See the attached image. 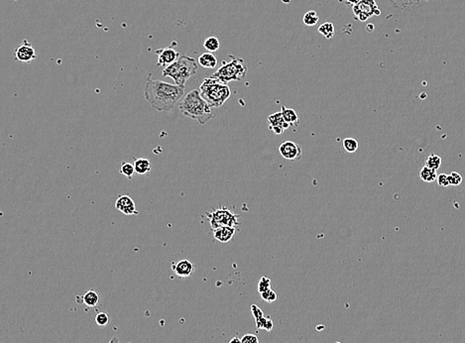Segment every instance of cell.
Segmentation results:
<instances>
[{
  "mask_svg": "<svg viewBox=\"0 0 465 343\" xmlns=\"http://www.w3.org/2000/svg\"><path fill=\"white\" fill-rule=\"evenodd\" d=\"M180 111L184 116L197 121L200 125H205L214 117L213 107L200 95L199 89H194L179 102Z\"/></svg>",
  "mask_w": 465,
  "mask_h": 343,
  "instance_id": "obj_2",
  "label": "cell"
},
{
  "mask_svg": "<svg viewBox=\"0 0 465 343\" xmlns=\"http://www.w3.org/2000/svg\"><path fill=\"white\" fill-rule=\"evenodd\" d=\"M282 1H283L284 3H289V2L291 1V0H282Z\"/></svg>",
  "mask_w": 465,
  "mask_h": 343,
  "instance_id": "obj_37",
  "label": "cell"
},
{
  "mask_svg": "<svg viewBox=\"0 0 465 343\" xmlns=\"http://www.w3.org/2000/svg\"><path fill=\"white\" fill-rule=\"evenodd\" d=\"M256 325L258 329H265L267 331H271L273 328V322L271 321L270 317H264L260 321L256 322Z\"/></svg>",
  "mask_w": 465,
  "mask_h": 343,
  "instance_id": "obj_26",
  "label": "cell"
},
{
  "mask_svg": "<svg viewBox=\"0 0 465 343\" xmlns=\"http://www.w3.org/2000/svg\"><path fill=\"white\" fill-rule=\"evenodd\" d=\"M251 310H252V314H253V316H254L256 322H258V321H260L262 318H264L263 311L261 310L256 304H252V305H251Z\"/></svg>",
  "mask_w": 465,
  "mask_h": 343,
  "instance_id": "obj_31",
  "label": "cell"
},
{
  "mask_svg": "<svg viewBox=\"0 0 465 343\" xmlns=\"http://www.w3.org/2000/svg\"><path fill=\"white\" fill-rule=\"evenodd\" d=\"M261 297H262V299L267 303H273L277 300V294L272 289H269L263 293H261Z\"/></svg>",
  "mask_w": 465,
  "mask_h": 343,
  "instance_id": "obj_28",
  "label": "cell"
},
{
  "mask_svg": "<svg viewBox=\"0 0 465 343\" xmlns=\"http://www.w3.org/2000/svg\"><path fill=\"white\" fill-rule=\"evenodd\" d=\"M281 112H282V115H283L284 119L286 120V122L289 123L291 126L298 125L300 118H299V115H298V113L295 109L288 108L286 106H282Z\"/></svg>",
  "mask_w": 465,
  "mask_h": 343,
  "instance_id": "obj_16",
  "label": "cell"
},
{
  "mask_svg": "<svg viewBox=\"0 0 465 343\" xmlns=\"http://www.w3.org/2000/svg\"><path fill=\"white\" fill-rule=\"evenodd\" d=\"M197 72V63L194 58L186 55L180 58L172 65L164 68L162 75L165 78L172 79L177 85L185 86L186 82Z\"/></svg>",
  "mask_w": 465,
  "mask_h": 343,
  "instance_id": "obj_4",
  "label": "cell"
},
{
  "mask_svg": "<svg viewBox=\"0 0 465 343\" xmlns=\"http://www.w3.org/2000/svg\"><path fill=\"white\" fill-rule=\"evenodd\" d=\"M438 181V183L441 185V186H448L450 185L449 184V181H448V175H446V174H442L438 177L437 179Z\"/></svg>",
  "mask_w": 465,
  "mask_h": 343,
  "instance_id": "obj_33",
  "label": "cell"
},
{
  "mask_svg": "<svg viewBox=\"0 0 465 343\" xmlns=\"http://www.w3.org/2000/svg\"><path fill=\"white\" fill-rule=\"evenodd\" d=\"M197 61L202 68H206V69H214L217 65L216 57L211 52L201 54L198 57Z\"/></svg>",
  "mask_w": 465,
  "mask_h": 343,
  "instance_id": "obj_15",
  "label": "cell"
},
{
  "mask_svg": "<svg viewBox=\"0 0 465 343\" xmlns=\"http://www.w3.org/2000/svg\"><path fill=\"white\" fill-rule=\"evenodd\" d=\"M425 166H426V167H428L432 170L438 171L440 169V167L442 166V158L438 155L431 154V155L428 156V158L426 159Z\"/></svg>",
  "mask_w": 465,
  "mask_h": 343,
  "instance_id": "obj_22",
  "label": "cell"
},
{
  "mask_svg": "<svg viewBox=\"0 0 465 343\" xmlns=\"http://www.w3.org/2000/svg\"><path fill=\"white\" fill-rule=\"evenodd\" d=\"M206 214L209 218V222L213 230L221 226L236 227L237 225H239V215L234 213L229 208L220 207L213 209L212 212H207Z\"/></svg>",
  "mask_w": 465,
  "mask_h": 343,
  "instance_id": "obj_6",
  "label": "cell"
},
{
  "mask_svg": "<svg viewBox=\"0 0 465 343\" xmlns=\"http://www.w3.org/2000/svg\"><path fill=\"white\" fill-rule=\"evenodd\" d=\"M335 343H340V342H335Z\"/></svg>",
  "mask_w": 465,
  "mask_h": 343,
  "instance_id": "obj_39",
  "label": "cell"
},
{
  "mask_svg": "<svg viewBox=\"0 0 465 343\" xmlns=\"http://www.w3.org/2000/svg\"><path fill=\"white\" fill-rule=\"evenodd\" d=\"M368 27H369V28H370V29H369V30H368V31H369V32H372V30H373V29H372V28H374V26H373V25H372V24H370V25H369V26H368Z\"/></svg>",
  "mask_w": 465,
  "mask_h": 343,
  "instance_id": "obj_36",
  "label": "cell"
},
{
  "mask_svg": "<svg viewBox=\"0 0 465 343\" xmlns=\"http://www.w3.org/2000/svg\"><path fill=\"white\" fill-rule=\"evenodd\" d=\"M203 47L206 48V50L208 52L213 53V52H216L220 48V43H219V40L216 37H213H213H208L205 40V43H203Z\"/></svg>",
  "mask_w": 465,
  "mask_h": 343,
  "instance_id": "obj_23",
  "label": "cell"
},
{
  "mask_svg": "<svg viewBox=\"0 0 465 343\" xmlns=\"http://www.w3.org/2000/svg\"><path fill=\"white\" fill-rule=\"evenodd\" d=\"M271 283L272 282H271V280L269 278H267L265 276L261 278L260 281H259V283H258V287H257L259 293L261 294V293H263V292L271 289Z\"/></svg>",
  "mask_w": 465,
  "mask_h": 343,
  "instance_id": "obj_27",
  "label": "cell"
},
{
  "mask_svg": "<svg viewBox=\"0 0 465 343\" xmlns=\"http://www.w3.org/2000/svg\"><path fill=\"white\" fill-rule=\"evenodd\" d=\"M96 323L99 326H105L109 323V317L106 313H98L96 317Z\"/></svg>",
  "mask_w": 465,
  "mask_h": 343,
  "instance_id": "obj_29",
  "label": "cell"
},
{
  "mask_svg": "<svg viewBox=\"0 0 465 343\" xmlns=\"http://www.w3.org/2000/svg\"><path fill=\"white\" fill-rule=\"evenodd\" d=\"M14 57L20 63H30L37 59L34 47L27 40H24L18 47H16L14 50Z\"/></svg>",
  "mask_w": 465,
  "mask_h": 343,
  "instance_id": "obj_9",
  "label": "cell"
},
{
  "mask_svg": "<svg viewBox=\"0 0 465 343\" xmlns=\"http://www.w3.org/2000/svg\"><path fill=\"white\" fill-rule=\"evenodd\" d=\"M352 11L354 18L360 22H365L372 16L381 14L375 0H361L358 4L352 7Z\"/></svg>",
  "mask_w": 465,
  "mask_h": 343,
  "instance_id": "obj_7",
  "label": "cell"
},
{
  "mask_svg": "<svg viewBox=\"0 0 465 343\" xmlns=\"http://www.w3.org/2000/svg\"><path fill=\"white\" fill-rule=\"evenodd\" d=\"M110 343H114V340H112V341H110ZM117 343H118V342H117Z\"/></svg>",
  "mask_w": 465,
  "mask_h": 343,
  "instance_id": "obj_38",
  "label": "cell"
},
{
  "mask_svg": "<svg viewBox=\"0 0 465 343\" xmlns=\"http://www.w3.org/2000/svg\"><path fill=\"white\" fill-rule=\"evenodd\" d=\"M342 147L348 153H355L359 148V143L354 138H345L342 141Z\"/></svg>",
  "mask_w": 465,
  "mask_h": 343,
  "instance_id": "obj_21",
  "label": "cell"
},
{
  "mask_svg": "<svg viewBox=\"0 0 465 343\" xmlns=\"http://www.w3.org/2000/svg\"><path fill=\"white\" fill-rule=\"evenodd\" d=\"M133 165H134V168H135V172L138 175H146L148 172H150V170L152 168L151 161L146 159V158L136 159L135 162L133 163Z\"/></svg>",
  "mask_w": 465,
  "mask_h": 343,
  "instance_id": "obj_17",
  "label": "cell"
},
{
  "mask_svg": "<svg viewBox=\"0 0 465 343\" xmlns=\"http://www.w3.org/2000/svg\"><path fill=\"white\" fill-rule=\"evenodd\" d=\"M268 124H269V129H271L275 134L280 135L282 134L285 130L290 128V124L286 122L284 119L282 112H275L271 115L268 116Z\"/></svg>",
  "mask_w": 465,
  "mask_h": 343,
  "instance_id": "obj_11",
  "label": "cell"
},
{
  "mask_svg": "<svg viewBox=\"0 0 465 343\" xmlns=\"http://www.w3.org/2000/svg\"><path fill=\"white\" fill-rule=\"evenodd\" d=\"M149 74L144 88V97L158 111H170L182 100L185 86L154 81Z\"/></svg>",
  "mask_w": 465,
  "mask_h": 343,
  "instance_id": "obj_1",
  "label": "cell"
},
{
  "mask_svg": "<svg viewBox=\"0 0 465 343\" xmlns=\"http://www.w3.org/2000/svg\"><path fill=\"white\" fill-rule=\"evenodd\" d=\"M228 343H242L241 342V338H238V337H233L232 338Z\"/></svg>",
  "mask_w": 465,
  "mask_h": 343,
  "instance_id": "obj_35",
  "label": "cell"
},
{
  "mask_svg": "<svg viewBox=\"0 0 465 343\" xmlns=\"http://www.w3.org/2000/svg\"><path fill=\"white\" fill-rule=\"evenodd\" d=\"M230 61H223L219 69L212 76L223 83L242 81L247 73V66L243 59L229 56Z\"/></svg>",
  "mask_w": 465,
  "mask_h": 343,
  "instance_id": "obj_5",
  "label": "cell"
},
{
  "mask_svg": "<svg viewBox=\"0 0 465 343\" xmlns=\"http://www.w3.org/2000/svg\"><path fill=\"white\" fill-rule=\"evenodd\" d=\"M318 19L319 18L317 13L313 10H310L305 13V15L303 16V23L307 26H313L318 22Z\"/></svg>",
  "mask_w": 465,
  "mask_h": 343,
  "instance_id": "obj_25",
  "label": "cell"
},
{
  "mask_svg": "<svg viewBox=\"0 0 465 343\" xmlns=\"http://www.w3.org/2000/svg\"><path fill=\"white\" fill-rule=\"evenodd\" d=\"M242 343H259V338L255 334H245L241 337Z\"/></svg>",
  "mask_w": 465,
  "mask_h": 343,
  "instance_id": "obj_32",
  "label": "cell"
},
{
  "mask_svg": "<svg viewBox=\"0 0 465 343\" xmlns=\"http://www.w3.org/2000/svg\"><path fill=\"white\" fill-rule=\"evenodd\" d=\"M448 181L450 185H458L462 182V177L457 172H452L450 175H448Z\"/></svg>",
  "mask_w": 465,
  "mask_h": 343,
  "instance_id": "obj_30",
  "label": "cell"
},
{
  "mask_svg": "<svg viewBox=\"0 0 465 343\" xmlns=\"http://www.w3.org/2000/svg\"><path fill=\"white\" fill-rule=\"evenodd\" d=\"M119 171L123 176H125L129 180H131L133 178L134 174L136 173L134 165L131 164V163H128V162H122L121 165H120Z\"/></svg>",
  "mask_w": 465,
  "mask_h": 343,
  "instance_id": "obj_24",
  "label": "cell"
},
{
  "mask_svg": "<svg viewBox=\"0 0 465 343\" xmlns=\"http://www.w3.org/2000/svg\"><path fill=\"white\" fill-rule=\"evenodd\" d=\"M279 152L282 157L290 161H300L303 158L301 146L292 140H286L279 145Z\"/></svg>",
  "mask_w": 465,
  "mask_h": 343,
  "instance_id": "obj_8",
  "label": "cell"
},
{
  "mask_svg": "<svg viewBox=\"0 0 465 343\" xmlns=\"http://www.w3.org/2000/svg\"><path fill=\"white\" fill-rule=\"evenodd\" d=\"M81 299L83 303L89 307H96L99 302V296L97 292L95 290H90L88 292H85V294L82 296Z\"/></svg>",
  "mask_w": 465,
  "mask_h": 343,
  "instance_id": "obj_18",
  "label": "cell"
},
{
  "mask_svg": "<svg viewBox=\"0 0 465 343\" xmlns=\"http://www.w3.org/2000/svg\"><path fill=\"white\" fill-rule=\"evenodd\" d=\"M199 91L201 97L213 108L222 106L231 97L230 87L213 77L203 80L199 86Z\"/></svg>",
  "mask_w": 465,
  "mask_h": 343,
  "instance_id": "obj_3",
  "label": "cell"
},
{
  "mask_svg": "<svg viewBox=\"0 0 465 343\" xmlns=\"http://www.w3.org/2000/svg\"><path fill=\"white\" fill-rule=\"evenodd\" d=\"M156 54L158 56L157 65L164 68L172 65L173 63H175V61L180 58L179 53L176 50H174L173 48H164V49L157 50Z\"/></svg>",
  "mask_w": 465,
  "mask_h": 343,
  "instance_id": "obj_10",
  "label": "cell"
},
{
  "mask_svg": "<svg viewBox=\"0 0 465 343\" xmlns=\"http://www.w3.org/2000/svg\"><path fill=\"white\" fill-rule=\"evenodd\" d=\"M360 1H361V0H345V3H346L347 5H349V6H352V7H353L354 5L358 4Z\"/></svg>",
  "mask_w": 465,
  "mask_h": 343,
  "instance_id": "obj_34",
  "label": "cell"
},
{
  "mask_svg": "<svg viewBox=\"0 0 465 343\" xmlns=\"http://www.w3.org/2000/svg\"><path fill=\"white\" fill-rule=\"evenodd\" d=\"M420 178L426 182H432L434 181H437L438 179L437 171L432 170L426 166H424L420 172Z\"/></svg>",
  "mask_w": 465,
  "mask_h": 343,
  "instance_id": "obj_19",
  "label": "cell"
},
{
  "mask_svg": "<svg viewBox=\"0 0 465 343\" xmlns=\"http://www.w3.org/2000/svg\"><path fill=\"white\" fill-rule=\"evenodd\" d=\"M173 271L181 278H187L194 272V265L189 259H182L176 263H173Z\"/></svg>",
  "mask_w": 465,
  "mask_h": 343,
  "instance_id": "obj_13",
  "label": "cell"
},
{
  "mask_svg": "<svg viewBox=\"0 0 465 343\" xmlns=\"http://www.w3.org/2000/svg\"><path fill=\"white\" fill-rule=\"evenodd\" d=\"M318 32L324 35L327 39H330L335 34V27L331 22H326L323 25L319 26Z\"/></svg>",
  "mask_w": 465,
  "mask_h": 343,
  "instance_id": "obj_20",
  "label": "cell"
},
{
  "mask_svg": "<svg viewBox=\"0 0 465 343\" xmlns=\"http://www.w3.org/2000/svg\"><path fill=\"white\" fill-rule=\"evenodd\" d=\"M115 207L126 215L138 214L135 202L129 196H119L115 202Z\"/></svg>",
  "mask_w": 465,
  "mask_h": 343,
  "instance_id": "obj_12",
  "label": "cell"
},
{
  "mask_svg": "<svg viewBox=\"0 0 465 343\" xmlns=\"http://www.w3.org/2000/svg\"><path fill=\"white\" fill-rule=\"evenodd\" d=\"M213 237L217 241L221 243H227L234 237L236 229L235 227H231V226H221L216 229H213Z\"/></svg>",
  "mask_w": 465,
  "mask_h": 343,
  "instance_id": "obj_14",
  "label": "cell"
}]
</instances>
